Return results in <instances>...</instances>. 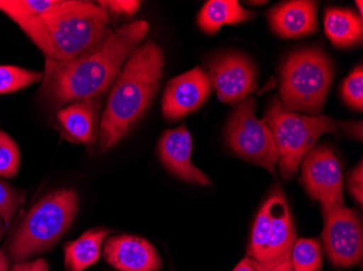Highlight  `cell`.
<instances>
[{"label":"cell","instance_id":"7a4b0ae2","mask_svg":"<svg viewBox=\"0 0 363 271\" xmlns=\"http://www.w3.org/2000/svg\"><path fill=\"white\" fill-rule=\"evenodd\" d=\"M164 67L162 50L152 40L130 54L110 89L99 126L101 151L123 139L152 105Z\"/></svg>","mask_w":363,"mask_h":271},{"label":"cell","instance_id":"1f68e13d","mask_svg":"<svg viewBox=\"0 0 363 271\" xmlns=\"http://www.w3.org/2000/svg\"><path fill=\"white\" fill-rule=\"evenodd\" d=\"M5 221H4L3 217L0 216V241L3 240L4 234H5Z\"/></svg>","mask_w":363,"mask_h":271},{"label":"cell","instance_id":"6da1fadb","mask_svg":"<svg viewBox=\"0 0 363 271\" xmlns=\"http://www.w3.org/2000/svg\"><path fill=\"white\" fill-rule=\"evenodd\" d=\"M148 30L146 21L132 22L113 30L101 46L75 60L57 62L46 59L40 87L43 99L55 107L79 100L101 99Z\"/></svg>","mask_w":363,"mask_h":271},{"label":"cell","instance_id":"603a6c76","mask_svg":"<svg viewBox=\"0 0 363 271\" xmlns=\"http://www.w3.org/2000/svg\"><path fill=\"white\" fill-rule=\"evenodd\" d=\"M19 167V148L9 134L0 130V176H16Z\"/></svg>","mask_w":363,"mask_h":271},{"label":"cell","instance_id":"ac0fdd59","mask_svg":"<svg viewBox=\"0 0 363 271\" xmlns=\"http://www.w3.org/2000/svg\"><path fill=\"white\" fill-rule=\"evenodd\" d=\"M254 16L236 0H210L198 13L197 22L203 32L214 34L226 24L242 23Z\"/></svg>","mask_w":363,"mask_h":271},{"label":"cell","instance_id":"f1b7e54d","mask_svg":"<svg viewBox=\"0 0 363 271\" xmlns=\"http://www.w3.org/2000/svg\"><path fill=\"white\" fill-rule=\"evenodd\" d=\"M254 263L257 271H294L293 267H291V258L289 260H285V262L279 263V264H259L255 260Z\"/></svg>","mask_w":363,"mask_h":271},{"label":"cell","instance_id":"9c48e42d","mask_svg":"<svg viewBox=\"0 0 363 271\" xmlns=\"http://www.w3.org/2000/svg\"><path fill=\"white\" fill-rule=\"evenodd\" d=\"M324 216V248L332 264L338 268L362 262L363 230L360 216L342 204L321 205Z\"/></svg>","mask_w":363,"mask_h":271},{"label":"cell","instance_id":"8fae6325","mask_svg":"<svg viewBox=\"0 0 363 271\" xmlns=\"http://www.w3.org/2000/svg\"><path fill=\"white\" fill-rule=\"evenodd\" d=\"M301 183L321 205H344L342 166L333 150L320 146L303 158Z\"/></svg>","mask_w":363,"mask_h":271},{"label":"cell","instance_id":"7c38bea8","mask_svg":"<svg viewBox=\"0 0 363 271\" xmlns=\"http://www.w3.org/2000/svg\"><path fill=\"white\" fill-rule=\"evenodd\" d=\"M211 83L201 67L169 81L162 97V112L169 122L197 111L211 93Z\"/></svg>","mask_w":363,"mask_h":271},{"label":"cell","instance_id":"4fadbf2b","mask_svg":"<svg viewBox=\"0 0 363 271\" xmlns=\"http://www.w3.org/2000/svg\"><path fill=\"white\" fill-rule=\"evenodd\" d=\"M104 256L120 271H159L162 267L160 256L150 242L128 234L108 238Z\"/></svg>","mask_w":363,"mask_h":271},{"label":"cell","instance_id":"ffe728a7","mask_svg":"<svg viewBox=\"0 0 363 271\" xmlns=\"http://www.w3.org/2000/svg\"><path fill=\"white\" fill-rule=\"evenodd\" d=\"M63 0H0V11L16 24L35 19L56 9Z\"/></svg>","mask_w":363,"mask_h":271},{"label":"cell","instance_id":"277c9868","mask_svg":"<svg viewBox=\"0 0 363 271\" xmlns=\"http://www.w3.org/2000/svg\"><path fill=\"white\" fill-rule=\"evenodd\" d=\"M272 132L279 156V172L289 179L298 172L303 158L320 136L338 134L346 123H338L328 116H307L289 111L277 97L273 98L262 120Z\"/></svg>","mask_w":363,"mask_h":271},{"label":"cell","instance_id":"d4e9b609","mask_svg":"<svg viewBox=\"0 0 363 271\" xmlns=\"http://www.w3.org/2000/svg\"><path fill=\"white\" fill-rule=\"evenodd\" d=\"M23 195H20L11 185L0 180V216L5 221L6 227L9 226L16 209L23 204Z\"/></svg>","mask_w":363,"mask_h":271},{"label":"cell","instance_id":"83f0119b","mask_svg":"<svg viewBox=\"0 0 363 271\" xmlns=\"http://www.w3.org/2000/svg\"><path fill=\"white\" fill-rule=\"evenodd\" d=\"M11 271H49L46 260H40L35 262L22 263V264L16 265Z\"/></svg>","mask_w":363,"mask_h":271},{"label":"cell","instance_id":"4dcf8cb0","mask_svg":"<svg viewBox=\"0 0 363 271\" xmlns=\"http://www.w3.org/2000/svg\"><path fill=\"white\" fill-rule=\"evenodd\" d=\"M8 270V260L6 258L5 253L3 250H0V271Z\"/></svg>","mask_w":363,"mask_h":271},{"label":"cell","instance_id":"44dd1931","mask_svg":"<svg viewBox=\"0 0 363 271\" xmlns=\"http://www.w3.org/2000/svg\"><path fill=\"white\" fill-rule=\"evenodd\" d=\"M322 260L321 246L318 240H296L291 254L294 271H320Z\"/></svg>","mask_w":363,"mask_h":271},{"label":"cell","instance_id":"8992f818","mask_svg":"<svg viewBox=\"0 0 363 271\" xmlns=\"http://www.w3.org/2000/svg\"><path fill=\"white\" fill-rule=\"evenodd\" d=\"M279 95L289 111L321 112L334 77L332 61L318 48L299 49L281 67Z\"/></svg>","mask_w":363,"mask_h":271},{"label":"cell","instance_id":"30bf717a","mask_svg":"<svg viewBox=\"0 0 363 271\" xmlns=\"http://www.w3.org/2000/svg\"><path fill=\"white\" fill-rule=\"evenodd\" d=\"M210 83L224 103H240L255 93L257 70L254 63L235 52L218 54L208 65Z\"/></svg>","mask_w":363,"mask_h":271},{"label":"cell","instance_id":"e0dca14e","mask_svg":"<svg viewBox=\"0 0 363 271\" xmlns=\"http://www.w3.org/2000/svg\"><path fill=\"white\" fill-rule=\"evenodd\" d=\"M324 28L334 46L345 48L362 42V19L352 10L328 8L324 18Z\"/></svg>","mask_w":363,"mask_h":271},{"label":"cell","instance_id":"f546056e","mask_svg":"<svg viewBox=\"0 0 363 271\" xmlns=\"http://www.w3.org/2000/svg\"><path fill=\"white\" fill-rule=\"evenodd\" d=\"M233 271H257L256 267H255L254 260L248 258L242 260L240 264L236 266V268Z\"/></svg>","mask_w":363,"mask_h":271},{"label":"cell","instance_id":"9a60e30c","mask_svg":"<svg viewBox=\"0 0 363 271\" xmlns=\"http://www.w3.org/2000/svg\"><path fill=\"white\" fill-rule=\"evenodd\" d=\"M317 9V3L307 0L275 6L269 13L271 28L283 38L311 35L318 30Z\"/></svg>","mask_w":363,"mask_h":271},{"label":"cell","instance_id":"52a82bcc","mask_svg":"<svg viewBox=\"0 0 363 271\" xmlns=\"http://www.w3.org/2000/svg\"><path fill=\"white\" fill-rule=\"evenodd\" d=\"M296 230L284 193L277 189L259 211L247 256L259 264H279L291 258Z\"/></svg>","mask_w":363,"mask_h":271},{"label":"cell","instance_id":"d6a6232c","mask_svg":"<svg viewBox=\"0 0 363 271\" xmlns=\"http://www.w3.org/2000/svg\"><path fill=\"white\" fill-rule=\"evenodd\" d=\"M357 6H358L359 8V13H360V16H362V1L361 0H358V1H356Z\"/></svg>","mask_w":363,"mask_h":271},{"label":"cell","instance_id":"484cf974","mask_svg":"<svg viewBox=\"0 0 363 271\" xmlns=\"http://www.w3.org/2000/svg\"><path fill=\"white\" fill-rule=\"evenodd\" d=\"M98 5L101 6L108 14L113 13L125 16H134L140 8V1L136 0H106V1H99Z\"/></svg>","mask_w":363,"mask_h":271},{"label":"cell","instance_id":"5b68a950","mask_svg":"<svg viewBox=\"0 0 363 271\" xmlns=\"http://www.w3.org/2000/svg\"><path fill=\"white\" fill-rule=\"evenodd\" d=\"M79 209L72 189H59L40 199L28 212L10 244L16 262L50 250L68 231Z\"/></svg>","mask_w":363,"mask_h":271},{"label":"cell","instance_id":"2e32d148","mask_svg":"<svg viewBox=\"0 0 363 271\" xmlns=\"http://www.w3.org/2000/svg\"><path fill=\"white\" fill-rule=\"evenodd\" d=\"M99 99L79 100L57 113L65 136L77 144H93L99 134Z\"/></svg>","mask_w":363,"mask_h":271},{"label":"cell","instance_id":"d6986e66","mask_svg":"<svg viewBox=\"0 0 363 271\" xmlns=\"http://www.w3.org/2000/svg\"><path fill=\"white\" fill-rule=\"evenodd\" d=\"M109 233V230L95 228L65 244V260L68 271H84L95 264L101 258V246Z\"/></svg>","mask_w":363,"mask_h":271},{"label":"cell","instance_id":"5bb4252c","mask_svg":"<svg viewBox=\"0 0 363 271\" xmlns=\"http://www.w3.org/2000/svg\"><path fill=\"white\" fill-rule=\"evenodd\" d=\"M191 150L193 140L186 126L163 132L159 142L158 154L169 172L189 183L210 185L208 177L191 162Z\"/></svg>","mask_w":363,"mask_h":271},{"label":"cell","instance_id":"3957f363","mask_svg":"<svg viewBox=\"0 0 363 271\" xmlns=\"http://www.w3.org/2000/svg\"><path fill=\"white\" fill-rule=\"evenodd\" d=\"M109 14L89 1L63 0L48 13L18 25L48 60L69 62L84 56L108 40Z\"/></svg>","mask_w":363,"mask_h":271},{"label":"cell","instance_id":"cb8c5ba5","mask_svg":"<svg viewBox=\"0 0 363 271\" xmlns=\"http://www.w3.org/2000/svg\"><path fill=\"white\" fill-rule=\"evenodd\" d=\"M342 96L345 103L350 108L362 111L363 108V69L359 65L352 74L345 79L342 87Z\"/></svg>","mask_w":363,"mask_h":271},{"label":"cell","instance_id":"4316f807","mask_svg":"<svg viewBox=\"0 0 363 271\" xmlns=\"http://www.w3.org/2000/svg\"><path fill=\"white\" fill-rule=\"evenodd\" d=\"M350 190L352 195H354L356 201L358 202L359 205L362 207L363 203V168L362 162H360L358 167H356L354 172L352 173L350 177Z\"/></svg>","mask_w":363,"mask_h":271},{"label":"cell","instance_id":"ba28073f","mask_svg":"<svg viewBox=\"0 0 363 271\" xmlns=\"http://www.w3.org/2000/svg\"><path fill=\"white\" fill-rule=\"evenodd\" d=\"M256 100H244L228 118L225 136L228 146L236 154L274 174L279 161L272 132L256 117Z\"/></svg>","mask_w":363,"mask_h":271},{"label":"cell","instance_id":"7402d4cb","mask_svg":"<svg viewBox=\"0 0 363 271\" xmlns=\"http://www.w3.org/2000/svg\"><path fill=\"white\" fill-rule=\"evenodd\" d=\"M44 79V73L33 72L13 65H0V95L16 93L40 83Z\"/></svg>","mask_w":363,"mask_h":271}]
</instances>
